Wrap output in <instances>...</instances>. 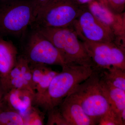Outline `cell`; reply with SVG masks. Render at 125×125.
Instances as JSON below:
<instances>
[{"label": "cell", "mask_w": 125, "mask_h": 125, "mask_svg": "<svg viewBox=\"0 0 125 125\" xmlns=\"http://www.w3.org/2000/svg\"><path fill=\"white\" fill-rule=\"evenodd\" d=\"M71 28L82 40L115 43V36L111 30L92 13L88 6Z\"/></svg>", "instance_id": "cell-8"}, {"label": "cell", "mask_w": 125, "mask_h": 125, "mask_svg": "<svg viewBox=\"0 0 125 125\" xmlns=\"http://www.w3.org/2000/svg\"><path fill=\"white\" fill-rule=\"evenodd\" d=\"M98 125H124L120 116L112 109L99 119Z\"/></svg>", "instance_id": "cell-20"}, {"label": "cell", "mask_w": 125, "mask_h": 125, "mask_svg": "<svg viewBox=\"0 0 125 125\" xmlns=\"http://www.w3.org/2000/svg\"><path fill=\"white\" fill-rule=\"evenodd\" d=\"M19 55L18 49L12 42L0 36V80L5 93L9 74L16 64Z\"/></svg>", "instance_id": "cell-11"}, {"label": "cell", "mask_w": 125, "mask_h": 125, "mask_svg": "<svg viewBox=\"0 0 125 125\" xmlns=\"http://www.w3.org/2000/svg\"><path fill=\"white\" fill-rule=\"evenodd\" d=\"M35 90V97L46 90L52 80L58 73L43 64H29Z\"/></svg>", "instance_id": "cell-14"}, {"label": "cell", "mask_w": 125, "mask_h": 125, "mask_svg": "<svg viewBox=\"0 0 125 125\" xmlns=\"http://www.w3.org/2000/svg\"><path fill=\"white\" fill-rule=\"evenodd\" d=\"M13 88L25 89L35 94L29 63L20 54L9 74L6 92Z\"/></svg>", "instance_id": "cell-10"}, {"label": "cell", "mask_w": 125, "mask_h": 125, "mask_svg": "<svg viewBox=\"0 0 125 125\" xmlns=\"http://www.w3.org/2000/svg\"><path fill=\"white\" fill-rule=\"evenodd\" d=\"M35 19L31 0H2L0 5V36L20 38Z\"/></svg>", "instance_id": "cell-3"}, {"label": "cell", "mask_w": 125, "mask_h": 125, "mask_svg": "<svg viewBox=\"0 0 125 125\" xmlns=\"http://www.w3.org/2000/svg\"><path fill=\"white\" fill-rule=\"evenodd\" d=\"M101 70L93 69L92 74L68 94L77 100L87 115L97 125L103 115L112 109L99 84Z\"/></svg>", "instance_id": "cell-4"}, {"label": "cell", "mask_w": 125, "mask_h": 125, "mask_svg": "<svg viewBox=\"0 0 125 125\" xmlns=\"http://www.w3.org/2000/svg\"><path fill=\"white\" fill-rule=\"evenodd\" d=\"M62 67V71L54 76L46 90L34 97L33 105L45 112L58 106L74 88L93 71L92 67L75 64H66Z\"/></svg>", "instance_id": "cell-1"}, {"label": "cell", "mask_w": 125, "mask_h": 125, "mask_svg": "<svg viewBox=\"0 0 125 125\" xmlns=\"http://www.w3.org/2000/svg\"><path fill=\"white\" fill-rule=\"evenodd\" d=\"M98 1L104 6L107 8L106 0H98Z\"/></svg>", "instance_id": "cell-25"}, {"label": "cell", "mask_w": 125, "mask_h": 125, "mask_svg": "<svg viewBox=\"0 0 125 125\" xmlns=\"http://www.w3.org/2000/svg\"><path fill=\"white\" fill-rule=\"evenodd\" d=\"M83 41L93 62V69L101 70L114 66L125 70V51L114 43Z\"/></svg>", "instance_id": "cell-7"}, {"label": "cell", "mask_w": 125, "mask_h": 125, "mask_svg": "<svg viewBox=\"0 0 125 125\" xmlns=\"http://www.w3.org/2000/svg\"><path fill=\"white\" fill-rule=\"evenodd\" d=\"M48 118L47 125H68L58 106L47 111Z\"/></svg>", "instance_id": "cell-19"}, {"label": "cell", "mask_w": 125, "mask_h": 125, "mask_svg": "<svg viewBox=\"0 0 125 125\" xmlns=\"http://www.w3.org/2000/svg\"><path fill=\"white\" fill-rule=\"evenodd\" d=\"M51 0H31L34 8L36 18L40 10Z\"/></svg>", "instance_id": "cell-22"}, {"label": "cell", "mask_w": 125, "mask_h": 125, "mask_svg": "<svg viewBox=\"0 0 125 125\" xmlns=\"http://www.w3.org/2000/svg\"><path fill=\"white\" fill-rule=\"evenodd\" d=\"M21 54L29 64H65L52 43L37 29L30 27L20 38Z\"/></svg>", "instance_id": "cell-5"}, {"label": "cell", "mask_w": 125, "mask_h": 125, "mask_svg": "<svg viewBox=\"0 0 125 125\" xmlns=\"http://www.w3.org/2000/svg\"><path fill=\"white\" fill-rule=\"evenodd\" d=\"M35 94L25 89L13 88L6 92L4 101L23 117L33 105Z\"/></svg>", "instance_id": "cell-13"}, {"label": "cell", "mask_w": 125, "mask_h": 125, "mask_svg": "<svg viewBox=\"0 0 125 125\" xmlns=\"http://www.w3.org/2000/svg\"><path fill=\"white\" fill-rule=\"evenodd\" d=\"M80 4L82 5H87L92 0H76Z\"/></svg>", "instance_id": "cell-24"}, {"label": "cell", "mask_w": 125, "mask_h": 125, "mask_svg": "<svg viewBox=\"0 0 125 125\" xmlns=\"http://www.w3.org/2000/svg\"><path fill=\"white\" fill-rule=\"evenodd\" d=\"M101 77L114 87L125 91V70L112 66L101 70Z\"/></svg>", "instance_id": "cell-16"}, {"label": "cell", "mask_w": 125, "mask_h": 125, "mask_svg": "<svg viewBox=\"0 0 125 125\" xmlns=\"http://www.w3.org/2000/svg\"><path fill=\"white\" fill-rule=\"evenodd\" d=\"M99 84L103 94L112 109L121 117L122 111L125 109V91L107 83L101 77V74Z\"/></svg>", "instance_id": "cell-15"}, {"label": "cell", "mask_w": 125, "mask_h": 125, "mask_svg": "<svg viewBox=\"0 0 125 125\" xmlns=\"http://www.w3.org/2000/svg\"><path fill=\"white\" fill-rule=\"evenodd\" d=\"M45 113L38 107L33 105L27 115L23 117L24 125H44Z\"/></svg>", "instance_id": "cell-18"}, {"label": "cell", "mask_w": 125, "mask_h": 125, "mask_svg": "<svg viewBox=\"0 0 125 125\" xmlns=\"http://www.w3.org/2000/svg\"><path fill=\"white\" fill-rule=\"evenodd\" d=\"M58 50L66 64L90 66L94 65L83 42L71 28H36Z\"/></svg>", "instance_id": "cell-2"}, {"label": "cell", "mask_w": 125, "mask_h": 125, "mask_svg": "<svg viewBox=\"0 0 125 125\" xmlns=\"http://www.w3.org/2000/svg\"><path fill=\"white\" fill-rule=\"evenodd\" d=\"M5 94V92L3 88L2 84L0 80V105L4 101Z\"/></svg>", "instance_id": "cell-23"}, {"label": "cell", "mask_w": 125, "mask_h": 125, "mask_svg": "<svg viewBox=\"0 0 125 125\" xmlns=\"http://www.w3.org/2000/svg\"><path fill=\"white\" fill-rule=\"evenodd\" d=\"M0 125H24L23 117L4 101L0 105Z\"/></svg>", "instance_id": "cell-17"}, {"label": "cell", "mask_w": 125, "mask_h": 125, "mask_svg": "<svg viewBox=\"0 0 125 125\" xmlns=\"http://www.w3.org/2000/svg\"><path fill=\"white\" fill-rule=\"evenodd\" d=\"M58 107L68 125H96L79 103L71 95H67Z\"/></svg>", "instance_id": "cell-12"}, {"label": "cell", "mask_w": 125, "mask_h": 125, "mask_svg": "<svg viewBox=\"0 0 125 125\" xmlns=\"http://www.w3.org/2000/svg\"><path fill=\"white\" fill-rule=\"evenodd\" d=\"M87 6V5L81 4L76 0H52L40 10L30 26L71 28Z\"/></svg>", "instance_id": "cell-6"}, {"label": "cell", "mask_w": 125, "mask_h": 125, "mask_svg": "<svg viewBox=\"0 0 125 125\" xmlns=\"http://www.w3.org/2000/svg\"><path fill=\"white\" fill-rule=\"evenodd\" d=\"M106 3L107 8L114 13H124L125 0H106Z\"/></svg>", "instance_id": "cell-21"}, {"label": "cell", "mask_w": 125, "mask_h": 125, "mask_svg": "<svg viewBox=\"0 0 125 125\" xmlns=\"http://www.w3.org/2000/svg\"><path fill=\"white\" fill-rule=\"evenodd\" d=\"M87 6L92 13L111 30L115 44L125 51V12L114 13L96 0H92Z\"/></svg>", "instance_id": "cell-9"}]
</instances>
